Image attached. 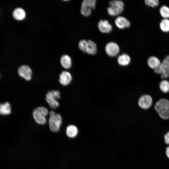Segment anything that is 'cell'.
I'll use <instances>...</instances> for the list:
<instances>
[{
  "label": "cell",
  "instance_id": "cell-1",
  "mask_svg": "<svg viewBox=\"0 0 169 169\" xmlns=\"http://www.w3.org/2000/svg\"><path fill=\"white\" fill-rule=\"evenodd\" d=\"M155 109L160 116L163 119H169V101L161 99L156 103Z\"/></svg>",
  "mask_w": 169,
  "mask_h": 169
},
{
  "label": "cell",
  "instance_id": "cell-2",
  "mask_svg": "<svg viewBox=\"0 0 169 169\" xmlns=\"http://www.w3.org/2000/svg\"><path fill=\"white\" fill-rule=\"evenodd\" d=\"M49 125L50 130L54 132L58 131L62 123V118L61 115L58 113L55 114L53 111L49 113Z\"/></svg>",
  "mask_w": 169,
  "mask_h": 169
},
{
  "label": "cell",
  "instance_id": "cell-3",
  "mask_svg": "<svg viewBox=\"0 0 169 169\" xmlns=\"http://www.w3.org/2000/svg\"><path fill=\"white\" fill-rule=\"evenodd\" d=\"M110 7L107 9L109 14L111 16L118 15L123 11L124 3L120 0H111L109 3Z\"/></svg>",
  "mask_w": 169,
  "mask_h": 169
},
{
  "label": "cell",
  "instance_id": "cell-4",
  "mask_svg": "<svg viewBox=\"0 0 169 169\" xmlns=\"http://www.w3.org/2000/svg\"><path fill=\"white\" fill-rule=\"evenodd\" d=\"M48 110L45 107H38L33 110V115L36 122L40 125H44L46 122V117L48 115Z\"/></svg>",
  "mask_w": 169,
  "mask_h": 169
},
{
  "label": "cell",
  "instance_id": "cell-5",
  "mask_svg": "<svg viewBox=\"0 0 169 169\" xmlns=\"http://www.w3.org/2000/svg\"><path fill=\"white\" fill-rule=\"evenodd\" d=\"M155 72L161 74L162 79H165L169 77V55H167L161 63L159 66L154 70Z\"/></svg>",
  "mask_w": 169,
  "mask_h": 169
},
{
  "label": "cell",
  "instance_id": "cell-6",
  "mask_svg": "<svg viewBox=\"0 0 169 169\" xmlns=\"http://www.w3.org/2000/svg\"><path fill=\"white\" fill-rule=\"evenodd\" d=\"M60 98V93L57 90L49 91L46 95V100L50 107L55 109L59 106V103L57 101Z\"/></svg>",
  "mask_w": 169,
  "mask_h": 169
},
{
  "label": "cell",
  "instance_id": "cell-7",
  "mask_svg": "<svg viewBox=\"0 0 169 169\" xmlns=\"http://www.w3.org/2000/svg\"><path fill=\"white\" fill-rule=\"evenodd\" d=\"M18 72L20 77L26 80L29 81L31 79L32 71L30 68L27 65L21 66L18 68Z\"/></svg>",
  "mask_w": 169,
  "mask_h": 169
},
{
  "label": "cell",
  "instance_id": "cell-8",
  "mask_svg": "<svg viewBox=\"0 0 169 169\" xmlns=\"http://www.w3.org/2000/svg\"><path fill=\"white\" fill-rule=\"evenodd\" d=\"M152 98L148 95H142L139 99L138 102L140 107L144 109L150 108L152 105Z\"/></svg>",
  "mask_w": 169,
  "mask_h": 169
},
{
  "label": "cell",
  "instance_id": "cell-9",
  "mask_svg": "<svg viewBox=\"0 0 169 169\" xmlns=\"http://www.w3.org/2000/svg\"><path fill=\"white\" fill-rule=\"evenodd\" d=\"M105 51L106 54L109 56L114 57L119 53V47L116 43L110 42L107 43L105 47Z\"/></svg>",
  "mask_w": 169,
  "mask_h": 169
},
{
  "label": "cell",
  "instance_id": "cell-10",
  "mask_svg": "<svg viewBox=\"0 0 169 169\" xmlns=\"http://www.w3.org/2000/svg\"><path fill=\"white\" fill-rule=\"evenodd\" d=\"M98 27L102 33H108L110 32L112 28V25L107 20H100L98 23Z\"/></svg>",
  "mask_w": 169,
  "mask_h": 169
},
{
  "label": "cell",
  "instance_id": "cell-11",
  "mask_svg": "<svg viewBox=\"0 0 169 169\" xmlns=\"http://www.w3.org/2000/svg\"><path fill=\"white\" fill-rule=\"evenodd\" d=\"M72 79L70 74L68 72L64 71L59 75V81L63 85H68L71 82Z\"/></svg>",
  "mask_w": 169,
  "mask_h": 169
},
{
  "label": "cell",
  "instance_id": "cell-12",
  "mask_svg": "<svg viewBox=\"0 0 169 169\" xmlns=\"http://www.w3.org/2000/svg\"><path fill=\"white\" fill-rule=\"evenodd\" d=\"M116 26L120 29L128 28L130 25V21L126 18L122 16L117 17L115 20Z\"/></svg>",
  "mask_w": 169,
  "mask_h": 169
},
{
  "label": "cell",
  "instance_id": "cell-13",
  "mask_svg": "<svg viewBox=\"0 0 169 169\" xmlns=\"http://www.w3.org/2000/svg\"><path fill=\"white\" fill-rule=\"evenodd\" d=\"M161 63L160 60L156 57L153 56L150 57L147 60L148 66L154 70L159 66Z\"/></svg>",
  "mask_w": 169,
  "mask_h": 169
},
{
  "label": "cell",
  "instance_id": "cell-14",
  "mask_svg": "<svg viewBox=\"0 0 169 169\" xmlns=\"http://www.w3.org/2000/svg\"><path fill=\"white\" fill-rule=\"evenodd\" d=\"M13 18L18 20H22L24 19L26 17V13L24 10L22 8H18L15 9L13 13Z\"/></svg>",
  "mask_w": 169,
  "mask_h": 169
},
{
  "label": "cell",
  "instance_id": "cell-15",
  "mask_svg": "<svg viewBox=\"0 0 169 169\" xmlns=\"http://www.w3.org/2000/svg\"><path fill=\"white\" fill-rule=\"evenodd\" d=\"M60 61L61 65L64 68L68 69L71 67L72 64L71 59L68 55H63L60 58Z\"/></svg>",
  "mask_w": 169,
  "mask_h": 169
},
{
  "label": "cell",
  "instance_id": "cell-16",
  "mask_svg": "<svg viewBox=\"0 0 169 169\" xmlns=\"http://www.w3.org/2000/svg\"><path fill=\"white\" fill-rule=\"evenodd\" d=\"M131 58L127 54H123L119 55L117 59L118 64L120 65L125 66L128 65L130 63Z\"/></svg>",
  "mask_w": 169,
  "mask_h": 169
},
{
  "label": "cell",
  "instance_id": "cell-17",
  "mask_svg": "<svg viewBox=\"0 0 169 169\" xmlns=\"http://www.w3.org/2000/svg\"><path fill=\"white\" fill-rule=\"evenodd\" d=\"M78 132V129L74 125H69L66 128V135L70 138H73L75 137Z\"/></svg>",
  "mask_w": 169,
  "mask_h": 169
},
{
  "label": "cell",
  "instance_id": "cell-18",
  "mask_svg": "<svg viewBox=\"0 0 169 169\" xmlns=\"http://www.w3.org/2000/svg\"><path fill=\"white\" fill-rule=\"evenodd\" d=\"M88 45L85 52L88 54L94 55L97 52L96 45L95 43L91 40L87 41Z\"/></svg>",
  "mask_w": 169,
  "mask_h": 169
},
{
  "label": "cell",
  "instance_id": "cell-19",
  "mask_svg": "<svg viewBox=\"0 0 169 169\" xmlns=\"http://www.w3.org/2000/svg\"><path fill=\"white\" fill-rule=\"evenodd\" d=\"M11 107L10 104L6 102L0 104V115H8L11 113Z\"/></svg>",
  "mask_w": 169,
  "mask_h": 169
},
{
  "label": "cell",
  "instance_id": "cell-20",
  "mask_svg": "<svg viewBox=\"0 0 169 169\" xmlns=\"http://www.w3.org/2000/svg\"><path fill=\"white\" fill-rule=\"evenodd\" d=\"M161 30L163 32H169V20L168 19L164 18L160 22L159 24Z\"/></svg>",
  "mask_w": 169,
  "mask_h": 169
},
{
  "label": "cell",
  "instance_id": "cell-21",
  "mask_svg": "<svg viewBox=\"0 0 169 169\" xmlns=\"http://www.w3.org/2000/svg\"><path fill=\"white\" fill-rule=\"evenodd\" d=\"M161 91L164 93L169 92V81L166 80L161 81L159 85Z\"/></svg>",
  "mask_w": 169,
  "mask_h": 169
},
{
  "label": "cell",
  "instance_id": "cell-22",
  "mask_svg": "<svg viewBox=\"0 0 169 169\" xmlns=\"http://www.w3.org/2000/svg\"><path fill=\"white\" fill-rule=\"evenodd\" d=\"M159 12L162 17L164 18H169V8L165 5L162 6L160 8Z\"/></svg>",
  "mask_w": 169,
  "mask_h": 169
},
{
  "label": "cell",
  "instance_id": "cell-23",
  "mask_svg": "<svg viewBox=\"0 0 169 169\" xmlns=\"http://www.w3.org/2000/svg\"><path fill=\"white\" fill-rule=\"evenodd\" d=\"M96 1L95 0H84L82 3L81 5L88 7L91 9L95 8Z\"/></svg>",
  "mask_w": 169,
  "mask_h": 169
},
{
  "label": "cell",
  "instance_id": "cell-24",
  "mask_svg": "<svg viewBox=\"0 0 169 169\" xmlns=\"http://www.w3.org/2000/svg\"><path fill=\"white\" fill-rule=\"evenodd\" d=\"M91 10L88 7L81 5L80 12L82 14L85 16H88L90 15L92 12Z\"/></svg>",
  "mask_w": 169,
  "mask_h": 169
},
{
  "label": "cell",
  "instance_id": "cell-25",
  "mask_svg": "<svg viewBox=\"0 0 169 169\" xmlns=\"http://www.w3.org/2000/svg\"><path fill=\"white\" fill-rule=\"evenodd\" d=\"M145 3L147 6L155 8L158 5L159 1L158 0H145Z\"/></svg>",
  "mask_w": 169,
  "mask_h": 169
},
{
  "label": "cell",
  "instance_id": "cell-26",
  "mask_svg": "<svg viewBox=\"0 0 169 169\" xmlns=\"http://www.w3.org/2000/svg\"><path fill=\"white\" fill-rule=\"evenodd\" d=\"M88 45V42L85 40L83 39L79 41V49L84 52H85Z\"/></svg>",
  "mask_w": 169,
  "mask_h": 169
},
{
  "label": "cell",
  "instance_id": "cell-27",
  "mask_svg": "<svg viewBox=\"0 0 169 169\" xmlns=\"http://www.w3.org/2000/svg\"><path fill=\"white\" fill-rule=\"evenodd\" d=\"M164 139L165 143L168 146L169 145V131L164 135Z\"/></svg>",
  "mask_w": 169,
  "mask_h": 169
},
{
  "label": "cell",
  "instance_id": "cell-28",
  "mask_svg": "<svg viewBox=\"0 0 169 169\" xmlns=\"http://www.w3.org/2000/svg\"><path fill=\"white\" fill-rule=\"evenodd\" d=\"M165 151L166 157L169 159V145L166 148Z\"/></svg>",
  "mask_w": 169,
  "mask_h": 169
}]
</instances>
